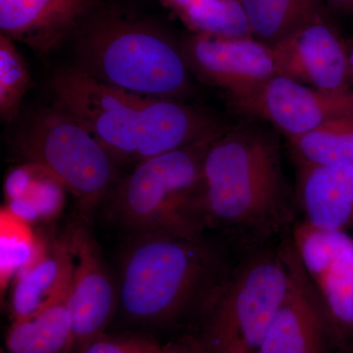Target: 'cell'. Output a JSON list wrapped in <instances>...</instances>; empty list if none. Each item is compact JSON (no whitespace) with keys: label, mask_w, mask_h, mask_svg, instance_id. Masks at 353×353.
<instances>
[{"label":"cell","mask_w":353,"mask_h":353,"mask_svg":"<svg viewBox=\"0 0 353 353\" xmlns=\"http://www.w3.org/2000/svg\"><path fill=\"white\" fill-rule=\"evenodd\" d=\"M206 229L264 245L296 226V208L277 143L248 130L220 132L202 162Z\"/></svg>","instance_id":"obj_1"},{"label":"cell","mask_w":353,"mask_h":353,"mask_svg":"<svg viewBox=\"0 0 353 353\" xmlns=\"http://www.w3.org/2000/svg\"><path fill=\"white\" fill-rule=\"evenodd\" d=\"M55 106L78 120L119 163L139 162L220 134L208 116L173 99L110 87L80 70L51 81Z\"/></svg>","instance_id":"obj_2"},{"label":"cell","mask_w":353,"mask_h":353,"mask_svg":"<svg viewBox=\"0 0 353 353\" xmlns=\"http://www.w3.org/2000/svg\"><path fill=\"white\" fill-rule=\"evenodd\" d=\"M121 262L119 305L136 321H171L203 312L232 265L202 236L136 234Z\"/></svg>","instance_id":"obj_3"},{"label":"cell","mask_w":353,"mask_h":353,"mask_svg":"<svg viewBox=\"0 0 353 353\" xmlns=\"http://www.w3.org/2000/svg\"><path fill=\"white\" fill-rule=\"evenodd\" d=\"M75 55L76 69L110 87L173 99L190 90L182 48L145 21L109 12L90 16L79 29Z\"/></svg>","instance_id":"obj_4"},{"label":"cell","mask_w":353,"mask_h":353,"mask_svg":"<svg viewBox=\"0 0 353 353\" xmlns=\"http://www.w3.org/2000/svg\"><path fill=\"white\" fill-rule=\"evenodd\" d=\"M294 259L289 236L278 246H254L232 265L203 311L209 353H259L289 292Z\"/></svg>","instance_id":"obj_5"},{"label":"cell","mask_w":353,"mask_h":353,"mask_svg":"<svg viewBox=\"0 0 353 353\" xmlns=\"http://www.w3.org/2000/svg\"><path fill=\"white\" fill-rule=\"evenodd\" d=\"M216 136L137 163L109 194L113 219L136 234L202 236V162Z\"/></svg>","instance_id":"obj_6"},{"label":"cell","mask_w":353,"mask_h":353,"mask_svg":"<svg viewBox=\"0 0 353 353\" xmlns=\"http://www.w3.org/2000/svg\"><path fill=\"white\" fill-rule=\"evenodd\" d=\"M21 157L73 194L90 211L111 194L119 162L66 111L43 109L30 116L16 134Z\"/></svg>","instance_id":"obj_7"},{"label":"cell","mask_w":353,"mask_h":353,"mask_svg":"<svg viewBox=\"0 0 353 353\" xmlns=\"http://www.w3.org/2000/svg\"><path fill=\"white\" fill-rule=\"evenodd\" d=\"M290 240L321 301L336 350L353 353V236L303 220Z\"/></svg>","instance_id":"obj_8"},{"label":"cell","mask_w":353,"mask_h":353,"mask_svg":"<svg viewBox=\"0 0 353 353\" xmlns=\"http://www.w3.org/2000/svg\"><path fill=\"white\" fill-rule=\"evenodd\" d=\"M182 50L190 71L224 90L241 108L278 75L272 48L253 37L192 34Z\"/></svg>","instance_id":"obj_9"},{"label":"cell","mask_w":353,"mask_h":353,"mask_svg":"<svg viewBox=\"0 0 353 353\" xmlns=\"http://www.w3.org/2000/svg\"><path fill=\"white\" fill-rule=\"evenodd\" d=\"M243 108L294 139L334 121L353 118V90H320L277 75Z\"/></svg>","instance_id":"obj_10"},{"label":"cell","mask_w":353,"mask_h":353,"mask_svg":"<svg viewBox=\"0 0 353 353\" xmlns=\"http://www.w3.org/2000/svg\"><path fill=\"white\" fill-rule=\"evenodd\" d=\"M68 240L74 255V274L67 303L79 350L103 333L119 304V285L114 282L97 241L85 227L73 229Z\"/></svg>","instance_id":"obj_11"},{"label":"cell","mask_w":353,"mask_h":353,"mask_svg":"<svg viewBox=\"0 0 353 353\" xmlns=\"http://www.w3.org/2000/svg\"><path fill=\"white\" fill-rule=\"evenodd\" d=\"M271 48L278 75L320 90L348 88V55L323 18Z\"/></svg>","instance_id":"obj_12"},{"label":"cell","mask_w":353,"mask_h":353,"mask_svg":"<svg viewBox=\"0 0 353 353\" xmlns=\"http://www.w3.org/2000/svg\"><path fill=\"white\" fill-rule=\"evenodd\" d=\"M333 350L336 348L321 301L296 252L292 285L259 353H332Z\"/></svg>","instance_id":"obj_13"},{"label":"cell","mask_w":353,"mask_h":353,"mask_svg":"<svg viewBox=\"0 0 353 353\" xmlns=\"http://www.w3.org/2000/svg\"><path fill=\"white\" fill-rule=\"evenodd\" d=\"M94 9V0H0V31L48 54L78 32Z\"/></svg>","instance_id":"obj_14"},{"label":"cell","mask_w":353,"mask_h":353,"mask_svg":"<svg viewBox=\"0 0 353 353\" xmlns=\"http://www.w3.org/2000/svg\"><path fill=\"white\" fill-rule=\"evenodd\" d=\"M74 274L69 240L53 241L13 281L10 296L12 321L31 317L68 299Z\"/></svg>","instance_id":"obj_15"},{"label":"cell","mask_w":353,"mask_h":353,"mask_svg":"<svg viewBox=\"0 0 353 353\" xmlns=\"http://www.w3.org/2000/svg\"><path fill=\"white\" fill-rule=\"evenodd\" d=\"M299 201L311 226L353 229V165L301 164Z\"/></svg>","instance_id":"obj_16"},{"label":"cell","mask_w":353,"mask_h":353,"mask_svg":"<svg viewBox=\"0 0 353 353\" xmlns=\"http://www.w3.org/2000/svg\"><path fill=\"white\" fill-rule=\"evenodd\" d=\"M67 299L38 314L12 321L6 336L7 352L68 353L75 347Z\"/></svg>","instance_id":"obj_17"},{"label":"cell","mask_w":353,"mask_h":353,"mask_svg":"<svg viewBox=\"0 0 353 353\" xmlns=\"http://www.w3.org/2000/svg\"><path fill=\"white\" fill-rule=\"evenodd\" d=\"M253 38L272 46L322 18L321 0H241Z\"/></svg>","instance_id":"obj_18"},{"label":"cell","mask_w":353,"mask_h":353,"mask_svg":"<svg viewBox=\"0 0 353 353\" xmlns=\"http://www.w3.org/2000/svg\"><path fill=\"white\" fill-rule=\"evenodd\" d=\"M194 34L252 37L241 0H159Z\"/></svg>","instance_id":"obj_19"},{"label":"cell","mask_w":353,"mask_h":353,"mask_svg":"<svg viewBox=\"0 0 353 353\" xmlns=\"http://www.w3.org/2000/svg\"><path fill=\"white\" fill-rule=\"evenodd\" d=\"M290 139L301 164L353 165V118L334 121Z\"/></svg>","instance_id":"obj_20"},{"label":"cell","mask_w":353,"mask_h":353,"mask_svg":"<svg viewBox=\"0 0 353 353\" xmlns=\"http://www.w3.org/2000/svg\"><path fill=\"white\" fill-rule=\"evenodd\" d=\"M0 284L1 290L43 253L46 243L32 233L29 223L6 210L0 221Z\"/></svg>","instance_id":"obj_21"},{"label":"cell","mask_w":353,"mask_h":353,"mask_svg":"<svg viewBox=\"0 0 353 353\" xmlns=\"http://www.w3.org/2000/svg\"><path fill=\"white\" fill-rule=\"evenodd\" d=\"M31 85L28 65L12 39L0 36V116L13 122L19 115L21 103Z\"/></svg>","instance_id":"obj_22"},{"label":"cell","mask_w":353,"mask_h":353,"mask_svg":"<svg viewBox=\"0 0 353 353\" xmlns=\"http://www.w3.org/2000/svg\"><path fill=\"white\" fill-rule=\"evenodd\" d=\"M159 345L145 339H114L99 336L88 341L77 353H157Z\"/></svg>","instance_id":"obj_23"},{"label":"cell","mask_w":353,"mask_h":353,"mask_svg":"<svg viewBox=\"0 0 353 353\" xmlns=\"http://www.w3.org/2000/svg\"><path fill=\"white\" fill-rule=\"evenodd\" d=\"M157 353H209L201 341L176 343L169 347H161Z\"/></svg>","instance_id":"obj_24"},{"label":"cell","mask_w":353,"mask_h":353,"mask_svg":"<svg viewBox=\"0 0 353 353\" xmlns=\"http://www.w3.org/2000/svg\"><path fill=\"white\" fill-rule=\"evenodd\" d=\"M348 62H350V72L353 74V48L352 52L348 54Z\"/></svg>","instance_id":"obj_25"},{"label":"cell","mask_w":353,"mask_h":353,"mask_svg":"<svg viewBox=\"0 0 353 353\" xmlns=\"http://www.w3.org/2000/svg\"><path fill=\"white\" fill-rule=\"evenodd\" d=\"M334 1H339V2H347V1H350V0H334Z\"/></svg>","instance_id":"obj_26"}]
</instances>
